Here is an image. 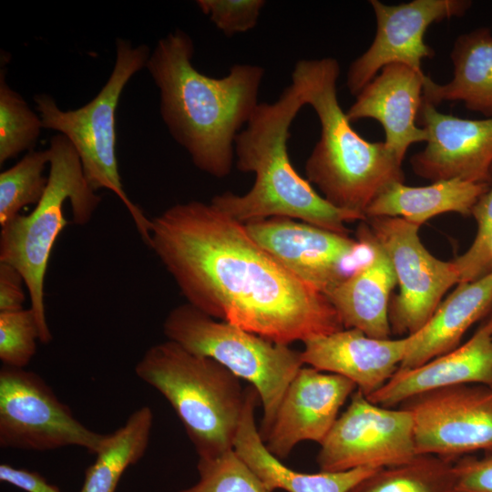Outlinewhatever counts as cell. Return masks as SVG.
Returning a JSON list of instances; mask_svg holds the SVG:
<instances>
[{"label":"cell","mask_w":492,"mask_h":492,"mask_svg":"<svg viewBox=\"0 0 492 492\" xmlns=\"http://www.w3.org/2000/svg\"><path fill=\"white\" fill-rule=\"evenodd\" d=\"M147 245L187 302L216 320L286 345L344 329L327 296L210 202L178 203L150 219Z\"/></svg>","instance_id":"obj_1"},{"label":"cell","mask_w":492,"mask_h":492,"mask_svg":"<svg viewBox=\"0 0 492 492\" xmlns=\"http://www.w3.org/2000/svg\"><path fill=\"white\" fill-rule=\"evenodd\" d=\"M194 45L180 29L158 41L146 67L160 92V114L172 138L201 171L231 173L234 142L257 106L264 68L235 64L223 77L192 65Z\"/></svg>","instance_id":"obj_2"},{"label":"cell","mask_w":492,"mask_h":492,"mask_svg":"<svg viewBox=\"0 0 492 492\" xmlns=\"http://www.w3.org/2000/svg\"><path fill=\"white\" fill-rule=\"evenodd\" d=\"M304 106L292 82L274 102L257 106L234 142L236 168L254 173V183L243 195L223 192L210 203L242 223L283 217L348 235L345 223L365 218L330 204L290 160V128Z\"/></svg>","instance_id":"obj_3"},{"label":"cell","mask_w":492,"mask_h":492,"mask_svg":"<svg viewBox=\"0 0 492 492\" xmlns=\"http://www.w3.org/2000/svg\"><path fill=\"white\" fill-rule=\"evenodd\" d=\"M339 74L332 57L299 60L292 70V82L321 125L305 173L330 204L365 218L367 208L386 187L404 182L403 162L384 141H368L352 128L337 97Z\"/></svg>","instance_id":"obj_4"},{"label":"cell","mask_w":492,"mask_h":492,"mask_svg":"<svg viewBox=\"0 0 492 492\" xmlns=\"http://www.w3.org/2000/svg\"><path fill=\"white\" fill-rule=\"evenodd\" d=\"M135 374L169 403L199 459L233 449L247 391L230 370L166 340L144 353Z\"/></svg>","instance_id":"obj_5"},{"label":"cell","mask_w":492,"mask_h":492,"mask_svg":"<svg viewBox=\"0 0 492 492\" xmlns=\"http://www.w3.org/2000/svg\"><path fill=\"white\" fill-rule=\"evenodd\" d=\"M48 149V181L42 199L29 214L17 215L2 226L0 232V262L11 265L23 276L42 343L52 340L44 283L52 249L68 223L63 205L69 200L73 223L85 225L101 201L86 180L80 159L67 137L54 136Z\"/></svg>","instance_id":"obj_6"},{"label":"cell","mask_w":492,"mask_h":492,"mask_svg":"<svg viewBox=\"0 0 492 492\" xmlns=\"http://www.w3.org/2000/svg\"><path fill=\"white\" fill-rule=\"evenodd\" d=\"M113 70L98 94L75 110H61L46 94L35 97L43 128L64 135L75 148L83 174L95 191L106 189L123 202L146 244L149 239L150 220L134 204L123 189L116 155V109L128 80L146 67L150 56L146 45L133 46L131 42L116 41Z\"/></svg>","instance_id":"obj_7"},{"label":"cell","mask_w":492,"mask_h":492,"mask_svg":"<svg viewBox=\"0 0 492 492\" xmlns=\"http://www.w3.org/2000/svg\"><path fill=\"white\" fill-rule=\"evenodd\" d=\"M162 328L167 340L217 361L256 389L263 410L258 427L262 437L288 385L303 367L302 351L216 320L188 302L173 308Z\"/></svg>","instance_id":"obj_8"},{"label":"cell","mask_w":492,"mask_h":492,"mask_svg":"<svg viewBox=\"0 0 492 492\" xmlns=\"http://www.w3.org/2000/svg\"><path fill=\"white\" fill-rule=\"evenodd\" d=\"M108 434L91 430L36 373L0 369V446L45 452L78 446L97 454Z\"/></svg>","instance_id":"obj_9"},{"label":"cell","mask_w":492,"mask_h":492,"mask_svg":"<svg viewBox=\"0 0 492 492\" xmlns=\"http://www.w3.org/2000/svg\"><path fill=\"white\" fill-rule=\"evenodd\" d=\"M393 265L399 293L389 306L391 333L409 336L432 317L444 294L459 283L453 261L431 254L420 241L419 225L398 217L365 219Z\"/></svg>","instance_id":"obj_10"},{"label":"cell","mask_w":492,"mask_h":492,"mask_svg":"<svg viewBox=\"0 0 492 492\" xmlns=\"http://www.w3.org/2000/svg\"><path fill=\"white\" fill-rule=\"evenodd\" d=\"M415 456L410 412L374 404L356 389L320 445L316 462L320 471L341 472L400 465Z\"/></svg>","instance_id":"obj_11"},{"label":"cell","mask_w":492,"mask_h":492,"mask_svg":"<svg viewBox=\"0 0 492 492\" xmlns=\"http://www.w3.org/2000/svg\"><path fill=\"white\" fill-rule=\"evenodd\" d=\"M414 421L417 455L447 459L492 451V387L465 384L415 395L399 405Z\"/></svg>","instance_id":"obj_12"},{"label":"cell","mask_w":492,"mask_h":492,"mask_svg":"<svg viewBox=\"0 0 492 492\" xmlns=\"http://www.w3.org/2000/svg\"><path fill=\"white\" fill-rule=\"evenodd\" d=\"M375 20L374 38L349 67L346 86L356 96L380 70L394 63L422 71V60L434 56L425 43L427 28L434 23L462 16L470 8L467 0H413L399 5H385L371 0Z\"/></svg>","instance_id":"obj_13"},{"label":"cell","mask_w":492,"mask_h":492,"mask_svg":"<svg viewBox=\"0 0 492 492\" xmlns=\"http://www.w3.org/2000/svg\"><path fill=\"white\" fill-rule=\"evenodd\" d=\"M244 226L284 268L327 297L351 274L344 266L362 245L348 235L283 217L251 220Z\"/></svg>","instance_id":"obj_14"},{"label":"cell","mask_w":492,"mask_h":492,"mask_svg":"<svg viewBox=\"0 0 492 492\" xmlns=\"http://www.w3.org/2000/svg\"><path fill=\"white\" fill-rule=\"evenodd\" d=\"M417 124L428 138L410 159L414 173L432 182L460 179L491 185L492 117L456 118L423 100Z\"/></svg>","instance_id":"obj_15"},{"label":"cell","mask_w":492,"mask_h":492,"mask_svg":"<svg viewBox=\"0 0 492 492\" xmlns=\"http://www.w3.org/2000/svg\"><path fill=\"white\" fill-rule=\"evenodd\" d=\"M349 379L313 367H302L288 385L267 433V449L285 459L302 441L321 445L341 407L356 390Z\"/></svg>","instance_id":"obj_16"},{"label":"cell","mask_w":492,"mask_h":492,"mask_svg":"<svg viewBox=\"0 0 492 492\" xmlns=\"http://www.w3.org/2000/svg\"><path fill=\"white\" fill-rule=\"evenodd\" d=\"M425 77L406 65L389 64L362 88L346 112L351 123L363 118L378 121L384 142L401 162L412 144L428 138L417 124Z\"/></svg>","instance_id":"obj_17"},{"label":"cell","mask_w":492,"mask_h":492,"mask_svg":"<svg viewBox=\"0 0 492 492\" xmlns=\"http://www.w3.org/2000/svg\"><path fill=\"white\" fill-rule=\"evenodd\" d=\"M407 336L378 339L354 328L303 342L304 364L351 380L366 397L379 390L403 363Z\"/></svg>","instance_id":"obj_18"},{"label":"cell","mask_w":492,"mask_h":492,"mask_svg":"<svg viewBox=\"0 0 492 492\" xmlns=\"http://www.w3.org/2000/svg\"><path fill=\"white\" fill-rule=\"evenodd\" d=\"M465 384L492 387V334L483 326L456 349L419 366L398 369L367 398L382 406L398 407L415 395Z\"/></svg>","instance_id":"obj_19"},{"label":"cell","mask_w":492,"mask_h":492,"mask_svg":"<svg viewBox=\"0 0 492 492\" xmlns=\"http://www.w3.org/2000/svg\"><path fill=\"white\" fill-rule=\"evenodd\" d=\"M358 241L370 250V260L354 270L329 295L344 328L366 335L388 339L390 294L397 284L389 257L371 234L365 221L358 230Z\"/></svg>","instance_id":"obj_20"},{"label":"cell","mask_w":492,"mask_h":492,"mask_svg":"<svg viewBox=\"0 0 492 492\" xmlns=\"http://www.w3.org/2000/svg\"><path fill=\"white\" fill-rule=\"evenodd\" d=\"M243 414L234 440L233 449L269 492H349L357 483L378 468L360 467L341 472L308 474L295 471L273 456L262 441L255 422L259 394L246 386Z\"/></svg>","instance_id":"obj_21"},{"label":"cell","mask_w":492,"mask_h":492,"mask_svg":"<svg viewBox=\"0 0 492 492\" xmlns=\"http://www.w3.org/2000/svg\"><path fill=\"white\" fill-rule=\"evenodd\" d=\"M492 306V269L458 287L435 311L429 321L407 336V350L398 369L419 366L456 349L464 333Z\"/></svg>","instance_id":"obj_22"},{"label":"cell","mask_w":492,"mask_h":492,"mask_svg":"<svg viewBox=\"0 0 492 492\" xmlns=\"http://www.w3.org/2000/svg\"><path fill=\"white\" fill-rule=\"evenodd\" d=\"M454 77L437 84L428 76L423 100L436 107L445 101H461L470 110L492 117V33L479 27L463 34L451 51Z\"/></svg>","instance_id":"obj_23"},{"label":"cell","mask_w":492,"mask_h":492,"mask_svg":"<svg viewBox=\"0 0 492 492\" xmlns=\"http://www.w3.org/2000/svg\"><path fill=\"white\" fill-rule=\"evenodd\" d=\"M489 187L460 179L437 180L422 187L394 182L373 200L364 216L398 217L419 226L446 212L468 216Z\"/></svg>","instance_id":"obj_24"},{"label":"cell","mask_w":492,"mask_h":492,"mask_svg":"<svg viewBox=\"0 0 492 492\" xmlns=\"http://www.w3.org/2000/svg\"><path fill=\"white\" fill-rule=\"evenodd\" d=\"M152 425V409L143 405L131 413L122 426L108 434L96 460L86 470L79 492H115L125 470L146 453Z\"/></svg>","instance_id":"obj_25"},{"label":"cell","mask_w":492,"mask_h":492,"mask_svg":"<svg viewBox=\"0 0 492 492\" xmlns=\"http://www.w3.org/2000/svg\"><path fill=\"white\" fill-rule=\"evenodd\" d=\"M349 492H457L455 462L417 455L408 462L376 469Z\"/></svg>","instance_id":"obj_26"},{"label":"cell","mask_w":492,"mask_h":492,"mask_svg":"<svg viewBox=\"0 0 492 492\" xmlns=\"http://www.w3.org/2000/svg\"><path fill=\"white\" fill-rule=\"evenodd\" d=\"M49 149L29 151L16 164L0 174V225L19 215L26 206L42 199L48 179L44 176L49 164Z\"/></svg>","instance_id":"obj_27"},{"label":"cell","mask_w":492,"mask_h":492,"mask_svg":"<svg viewBox=\"0 0 492 492\" xmlns=\"http://www.w3.org/2000/svg\"><path fill=\"white\" fill-rule=\"evenodd\" d=\"M43 124L25 99L0 75V164L35 147Z\"/></svg>","instance_id":"obj_28"},{"label":"cell","mask_w":492,"mask_h":492,"mask_svg":"<svg viewBox=\"0 0 492 492\" xmlns=\"http://www.w3.org/2000/svg\"><path fill=\"white\" fill-rule=\"evenodd\" d=\"M199 481L179 492H269L234 449L199 459Z\"/></svg>","instance_id":"obj_29"},{"label":"cell","mask_w":492,"mask_h":492,"mask_svg":"<svg viewBox=\"0 0 492 492\" xmlns=\"http://www.w3.org/2000/svg\"><path fill=\"white\" fill-rule=\"evenodd\" d=\"M39 328L31 310L0 313V360L14 368H25L36 353Z\"/></svg>","instance_id":"obj_30"},{"label":"cell","mask_w":492,"mask_h":492,"mask_svg":"<svg viewBox=\"0 0 492 492\" xmlns=\"http://www.w3.org/2000/svg\"><path fill=\"white\" fill-rule=\"evenodd\" d=\"M471 214L477 225L475 240L466 251L452 261L459 283L475 281L492 269V185L479 198Z\"/></svg>","instance_id":"obj_31"},{"label":"cell","mask_w":492,"mask_h":492,"mask_svg":"<svg viewBox=\"0 0 492 492\" xmlns=\"http://www.w3.org/2000/svg\"><path fill=\"white\" fill-rule=\"evenodd\" d=\"M196 3L227 36L251 30L266 4L264 0H198Z\"/></svg>","instance_id":"obj_32"},{"label":"cell","mask_w":492,"mask_h":492,"mask_svg":"<svg viewBox=\"0 0 492 492\" xmlns=\"http://www.w3.org/2000/svg\"><path fill=\"white\" fill-rule=\"evenodd\" d=\"M457 492H492V451L455 462Z\"/></svg>","instance_id":"obj_33"},{"label":"cell","mask_w":492,"mask_h":492,"mask_svg":"<svg viewBox=\"0 0 492 492\" xmlns=\"http://www.w3.org/2000/svg\"><path fill=\"white\" fill-rule=\"evenodd\" d=\"M23 284L24 278L16 269L0 262V313L24 309L26 295Z\"/></svg>","instance_id":"obj_34"},{"label":"cell","mask_w":492,"mask_h":492,"mask_svg":"<svg viewBox=\"0 0 492 492\" xmlns=\"http://www.w3.org/2000/svg\"><path fill=\"white\" fill-rule=\"evenodd\" d=\"M0 480L27 492H61L39 473L15 468L5 463L0 465Z\"/></svg>","instance_id":"obj_35"},{"label":"cell","mask_w":492,"mask_h":492,"mask_svg":"<svg viewBox=\"0 0 492 492\" xmlns=\"http://www.w3.org/2000/svg\"><path fill=\"white\" fill-rule=\"evenodd\" d=\"M489 333L492 334V313L487 321L482 325Z\"/></svg>","instance_id":"obj_36"}]
</instances>
